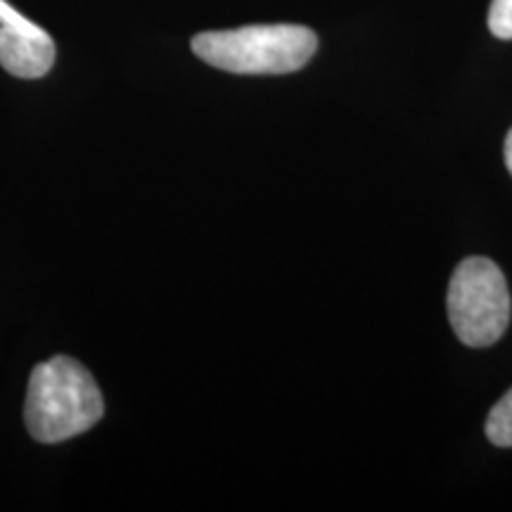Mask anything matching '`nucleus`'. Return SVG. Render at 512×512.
I'll return each instance as SVG.
<instances>
[{
	"label": "nucleus",
	"instance_id": "nucleus-7",
	"mask_svg": "<svg viewBox=\"0 0 512 512\" xmlns=\"http://www.w3.org/2000/svg\"><path fill=\"white\" fill-rule=\"evenodd\" d=\"M505 166H508V171L512 174V128L508 131V138H505Z\"/></svg>",
	"mask_w": 512,
	"mask_h": 512
},
{
	"label": "nucleus",
	"instance_id": "nucleus-2",
	"mask_svg": "<svg viewBox=\"0 0 512 512\" xmlns=\"http://www.w3.org/2000/svg\"><path fill=\"white\" fill-rule=\"evenodd\" d=\"M318 50V36L299 24H254L204 31L192 38V53L230 74H292Z\"/></svg>",
	"mask_w": 512,
	"mask_h": 512
},
{
	"label": "nucleus",
	"instance_id": "nucleus-3",
	"mask_svg": "<svg viewBox=\"0 0 512 512\" xmlns=\"http://www.w3.org/2000/svg\"><path fill=\"white\" fill-rule=\"evenodd\" d=\"M448 320L465 347L496 344L510 325V290L491 259L470 256L453 271L448 285Z\"/></svg>",
	"mask_w": 512,
	"mask_h": 512
},
{
	"label": "nucleus",
	"instance_id": "nucleus-4",
	"mask_svg": "<svg viewBox=\"0 0 512 512\" xmlns=\"http://www.w3.org/2000/svg\"><path fill=\"white\" fill-rule=\"evenodd\" d=\"M55 41L46 29L0 0V64L17 79H41L55 62Z\"/></svg>",
	"mask_w": 512,
	"mask_h": 512
},
{
	"label": "nucleus",
	"instance_id": "nucleus-1",
	"mask_svg": "<svg viewBox=\"0 0 512 512\" xmlns=\"http://www.w3.org/2000/svg\"><path fill=\"white\" fill-rule=\"evenodd\" d=\"M105 403L93 375L69 356H55L29 377L24 420L41 444H60L88 432L102 418Z\"/></svg>",
	"mask_w": 512,
	"mask_h": 512
},
{
	"label": "nucleus",
	"instance_id": "nucleus-6",
	"mask_svg": "<svg viewBox=\"0 0 512 512\" xmlns=\"http://www.w3.org/2000/svg\"><path fill=\"white\" fill-rule=\"evenodd\" d=\"M489 29L501 41L512 38V0H491Z\"/></svg>",
	"mask_w": 512,
	"mask_h": 512
},
{
	"label": "nucleus",
	"instance_id": "nucleus-5",
	"mask_svg": "<svg viewBox=\"0 0 512 512\" xmlns=\"http://www.w3.org/2000/svg\"><path fill=\"white\" fill-rule=\"evenodd\" d=\"M486 437L494 446H512V389L491 408L489 418H486Z\"/></svg>",
	"mask_w": 512,
	"mask_h": 512
}]
</instances>
